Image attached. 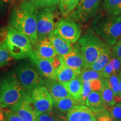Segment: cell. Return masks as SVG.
Returning <instances> with one entry per match:
<instances>
[{
  "instance_id": "277c9868",
  "label": "cell",
  "mask_w": 121,
  "mask_h": 121,
  "mask_svg": "<svg viewBox=\"0 0 121 121\" xmlns=\"http://www.w3.org/2000/svg\"><path fill=\"white\" fill-rule=\"evenodd\" d=\"M76 45L84 58V69H90L107 45L93 33H88L79 39Z\"/></svg>"
},
{
  "instance_id": "ffe728a7",
  "label": "cell",
  "mask_w": 121,
  "mask_h": 121,
  "mask_svg": "<svg viewBox=\"0 0 121 121\" xmlns=\"http://www.w3.org/2000/svg\"><path fill=\"white\" fill-rule=\"evenodd\" d=\"M62 84L72 97L77 99L82 100L83 81L79 75L69 82Z\"/></svg>"
},
{
  "instance_id": "1f68e13d",
  "label": "cell",
  "mask_w": 121,
  "mask_h": 121,
  "mask_svg": "<svg viewBox=\"0 0 121 121\" xmlns=\"http://www.w3.org/2000/svg\"><path fill=\"white\" fill-rule=\"evenodd\" d=\"M9 108L4 110L5 121H23L17 113Z\"/></svg>"
},
{
  "instance_id": "6da1fadb",
  "label": "cell",
  "mask_w": 121,
  "mask_h": 121,
  "mask_svg": "<svg viewBox=\"0 0 121 121\" xmlns=\"http://www.w3.org/2000/svg\"><path fill=\"white\" fill-rule=\"evenodd\" d=\"M37 9L30 0H25L13 9L10 19L11 26L26 36L33 47H35L39 42L37 28Z\"/></svg>"
},
{
  "instance_id": "4316f807",
  "label": "cell",
  "mask_w": 121,
  "mask_h": 121,
  "mask_svg": "<svg viewBox=\"0 0 121 121\" xmlns=\"http://www.w3.org/2000/svg\"><path fill=\"white\" fill-rule=\"evenodd\" d=\"M79 76L83 82L89 81L90 80L96 79V78H100V79L103 78L102 72L96 71L91 69H84L81 72Z\"/></svg>"
},
{
  "instance_id": "74e56055",
  "label": "cell",
  "mask_w": 121,
  "mask_h": 121,
  "mask_svg": "<svg viewBox=\"0 0 121 121\" xmlns=\"http://www.w3.org/2000/svg\"><path fill=\"white\" fill-rule=\"evenodd\" d=\"M49 60L56 70H57L59 68V67L60 66V65H61V60H60L59 56H57L54 57V58L51 59Z\"/></svg>"
},
{
  "instance_id": "ba28073f",
  "label": "cell",
  "mask_w": 121,
  "mask_h": 121,
  "mask_svg": "<svg viewBox=\"0 0 121 121\" xmlns=\"http://www.w3.org/2000/svg\"><path fill=\"white\" fill-rule=\"evenodd\" d=\"M29 96L33 108L38 115L53 109L52 99L44 86L35 88L29 93Z\"/></svg>"
},
{
  "instance_id": "30bf717a",
  "label": "cell",
  "mask_w": 121,
  "mask_h": 121,
  "mask_svg": "<svg viewBox=\"0 0 121 121\" xmlns=\"http://www.w3.org/2000/svg\"><path fill=\"white\" fill-rule=\"evenodd\" d=\"M10 108L17 113L23 121H37L38 114L33 108L29 94H27L17 103Z\"/></svg>"
},
{
  "instance_id": "83f0119b",
  "label": "cell",
  "mask_w": 121,
  "mask_h": 121,
  "mask_svg": "<svg viewBox=\"0 0 121 121\" xmlns=\"http://www.w3.org/2000/svg\"><path fill=\"white\" fill-rule=\"evenodd\" d=\"M12 58L4 42L0 43V67L8 64Z\"/></svg>"
},
{
  "instance_id": "52a82bcc",
  "label": "cell",
  "mask_w": 121,
  "mask_h": 121,
  "mask_svg": "<svg viewBox=\"0 0 121 121\" xmlns=\"http://www.w3.org/2000/svg\"><path fill=\"white\" fill-rule=\"evenodd\" d=\"M55 7L40 9L37 15V34L39 40L48 37L55 29Z\"/></svg>"
},
{
  "instance_id": "44dd1931",
  "label": "cell",
  "mask_w": 121,
  "mask_h": 121,
  "mask_svg": "<svg viewBox=\"0 0 121 121\" xmlns=\"http://www.w3.org/2000/svg\"><path fill=\"white\" fill-rule=\"evenodd\" d=\"M111 54L108 45H106L101 52L97 60L91 66L90 69L98 72L102 71L111 59Z\"/></svg>"
},
{
  "instance_id": "f546056e",
  "label": "cell",
  "mask_w": 121,
  "mask_h": 121,
  "mask_svg": "<svg viewBox=\"0 0 121 121\" xmlns=\"http://www.w3.org/2000/svg\"><path fill=\"white\" fill-rule=\"evenodd\" d=\"M106 110L113 120L121 121V103L107 107Z\"/></svg>"
},
{
  "instance_id": "2e32d148",
  "label": "cell",
  "mask_w": 121,
  "mask_h": 121,
  "mask_svg": "<svg viewBox=\"0 0 121 121\" xmlns=\"http://www.w3.org/2000/svg\"><path fill=\"white\" fill-rule=\"evenodd\" d=\"M44 86L51 95L52 100L72 97L63 84L57 80L48 79L45 81Z\"/></svg>"
},
{
  "instance_id": "9a60e30c",
  "label": "cell",
  "mask_w": 121,
  "mask_h": 121,
  "mask_svg": "<svg viewBox=\"0 0 121 121\" xmlns=\"http://www.w3.org/2000/svg\"><path fill=\"white\" fill-rule=\"evenodd\" d=\"M33 53L40 58L48 60L58 56L48 37L39 40Z\"/></svg>"
},
{
  "instance_id": "e575fe53",
  "label": "cell",
  "mask_w": 121,
  "mask_h": 121,
  "mask_svg": "<svg viewBox=\"0 0 121 121\" xmlns=\"http://www.w3.org/2000/svg\"><path fill=\"white\" fill-rule=\"evenodd\" d=\"M92 91L91 89L90 82L89 81H84L83 82V90L82 94V100L84 102H85L87 96Z\"/></svg>"
},
{
  "instance_id": "3957f363",
  "label": "cell",
  "mask_w": 121,
  "mask_h": 121,
  "mask_svg": "<svg viewBox=\"0 0 121 121\" xmlns=\"http://www.w3.org/2000/svg\"><path fill=\"white\" fill-rule=\"evenodd\" d=\"M10 55L16 60L29 57L33 53V45L26 36L10 26L4 39Z\"/></svg>"
},
{
  "instance_id": "8992f818",
  "label": "cell",
  "mask_w": 121,
  "mask_h": 121,
  "mask_svg": "<svg viewBox=\"0 0 121 121\" xmlns=\"http://www.w3.org/2000/svg\"><path fill=\"white\" fill-rule=\"evenodd\" d=\"M17 78L26 93L29 94L36 87L43 86L45 81L39 72L29 64L20 65L17 69Z\"/></svg>"
},
{
  "instance_id": "d590c367",
  "label": "cell",
  "mask_w": 121,
  "mask_h": 121,
  "mask_svg": "<svg viewBox=\"0 0 121 121\" xmlns=\"http://www.w3.org/2000/svg\"><path fill=\"white\" fill-rule=\"evenodd\" d=\"M110 62L112 65L114 73H118L121 72V61L116 57L111 58Z\"/></svg>"
},
{
  "instance_id": "9c48e42d",
  "label": "cell",
  "mask_w": 121,
  "mask_h": 121,
  "mask_svg": "<svg viewBox=\"0 0 121 121\" xmlns=\"http://www.w3.org/2000/svg\"><path fill=\"white\" fill-rule=\"evenodd\" d=\"M54 31L71 44L76 43L79 39L81 32L78 24L69 19H62L60 21Z\"/></svg>"
},
{
  "instance_id": "5bb4252c",
  "label": "cell",
  "mask_w": 121,
  "mask_h": 121,
  "mask_svg": "<svg viewBox=\"0 0 121 121\" xmlns=\"http://www.w3.org/2000/svg\"><path fill=\"white\" fill-rule=\"evenodd\" d=\"M68 121H88L97 119L93 111L83 105H76L67 112Z\"/></svg>"
},
{
  "instance_id": "f1b7e54d",
  "label": "cell",
  "mask_w": 121,
  "mask_h": 121,
  "mask_svg": "<svg viewBox=\"0 0 121 121\" xmlns=\"http://www.w3.org/2000/svg\"><path fill=\"white\" fill-rule=\"evenodd\" d=\"M37 9L55 7L59 5L60 0H30Z\"/></svg>"
},
{
  "instance_id": "836d02e7",
  "label": "cell",
  "mask_w": 121,
  "mask_h": 121,
  "mask_svg": "<svg viewBox=\"0 0 121 121\" xmlns=\"http://www.w3.org/2000/svg\"><path fill=\"white\" fill-rule=\"evenodd\" d=\"M89 82H90L92 91H100L101 90L103 85L102 79L96 78V79L90 80Z\"/></svg>"
},
{
  "instance_id": "ac0fdd59",
  "label": "cell",
  "mask_w": 121,
  "mask_h": 121,
  "mask_svg": "<svg viewBox=\"0 0 121 121\" xmlns=\"http://www.w3.org/2000/svg\"><path fill=\"white\" fill-rule=\"evenodd\" d=\"M48 38L58 56H62L66 55L73 49L71 43L60 37L54 30L48 36Z\"/></svg>"
},
{
  "instance_id": "7dc6e473",
  "label": "cell",
  "mask_w": 121,
  "mask_h": 121,
  "mask_svg": "<svg viewBox=\"0 0 121 121\" xmlns=\"http://www.w3.org/2000/svg\"><path fill=\"white\" fill-rule=\"evenodd\" d=\"M80 1H82V0H80Z\"/></svg>"
},
{
  "instance_id": "cb8c5ba5",
  "label": "cell",
  "mask_w": 121,
  "mask_h": 121,
  "mask_svg": "<svg viewBox=\"0 0 121 121\" xmlns=\"http://www.w3.org/2000/svg\"><path fill=\"white\" fill-rule=\"evenodd\" d=\"M37 121H68V120L67 117L63 113L52 109L46 113L39 114Z\"/></svg>"
},
{
  "instance_id": "5b68a950",
  "label": "cell",
  "mask_w": 121,
  "mask_h": 121,
  "mask_svg": "<svg viewBox=\"0 0 121 121\" xmlns=\"http://www.w3.org/2000/svg\"><path fill=\"white\" fill-rule=\"evenodd\" d=\"M94 29L109 44L114 45L121 37V19L114 16L100 19L95 22Z\"/></svg>"
},
{
  "instance_id": "7bdbcfd3",
  "label": "cell",
  "mask_w": 121,
  "mask_h": 121,
  "mask_svg": "<svg viewBox=\"0 0 121 121\" xmlns=\"http://www.w3.org/2000/svg\"><path fill=\"white\" fill-rule=\"evenodd\" d=\"M98 121L97 119H94V120H90V121Z\"/></svg>"
},
{
  "instance_id": "d6986e66",
  "label": "cell",
  "mask_w": 121,
  "mask_h": 121,
  "mask_svg": "<svg viewBox=\"0 0 121 121\" xmlns=\"http://www.w3.org/2000/svg\"><path fill=\"white\" fill-rule=\"evenodd\" d=\"M85 103V102L82 100L77 99L73 97H67L53 100L54 107L63 113H67L74 106L84 105Z\"/></svg>"
},
{
  "instance_id": "4fadbf2b",
  "label": "cell",
  "mask_w": 121,
  "mask_h": 121,
  "mask_svg": "<svg viewBox=\"0 0 121 121\" xmlns=\"http://www.w3.org/2000/svg\"><path fill=\"white\" fill-rule=\"evenodd\" d=\"M29 58L42 76L48 79L57 80L56 70L54 69L50 60L40 58L33 52Z\"/></svg>"
},
{
  "instance_id": "ee69618b",
  "label": "cell",
  "mask_w": 121,
  "mask_h": 121,
  "mask_svg": "<svg viewBox=\"0 0 121 121\" xmlns=\"http://www.w3.org/2000/svg\"><path fill=\"white\" fill-rule=\"evenodd\" d=\"M1 1H0V5H1Z\"/></svg>"
},
{
  "instance_id": "8d00e7d4",
  "label": "cell",
  "mask_w": 121,
  "mask_h": 121,
  "mask_svg": "<svg viewBox=\"0 0 121 121\" xmlns=\"http://www.w3.org/2000/svg\"><path fill=\"white\" fill-rule=\"evenodd\" d=\"M113 53L114 56L118 58L121 61V38L113 47Z\"/></svg>"
},
{
  "instance_id": "bcb514c9",
  "label": "cell",
  "mask_w": 121,
  "mask_h": 121,
  "mask_svg": "<svg viewBox=\"0 0 121 121\" xmlns=\"http://www.w3.org/2000/svg\"><path fill=\"white\" fill-rule=\"evenodd\" d=\"M112 121H114V120H113H113H112Z\"/></svg>"
},
{
  "instance_id": "f35d334b",
  "label": "cell",
  "mask_w": 121,
  "mask_h": 121,
  "mask_svg": "<svg viewBox=\"0 0 121 121\" xmlns=\"http://www.w3.org/2000/svg\"><path fill=\"white\" fill-rule=\"evenodd\" d=\"M0 121H5L4 111L1 108H0Z\"/></svg>"
},
{
  "instance_id": "603a6c76",
  "label": "cell",
  "mask_w": 121,
  "mask_h": 121,
  "mask_svg": "<svg viewBox=\"0 0 121 121\" xmlns=\"http://www.w3.org/2000/svg\"><path fill=\"white\" fill-rule=\"evenodd\" d=\"M78 76V74L62 61L60 66L56 70L57 80L61 83L69 82Z\"/></svg>"
},
{
  "instance_id": "e0dca14e",
  "label": "cell",
  "mask_w": 121,
  "mask_h": 121,
  "mask_svg": "<svg viewBox=\"0 0 121 121\" xmlns=\"http://www.w3.org/2000/svg\"><path fill=\"white\" fill-rule=\"evenodd\" d=\"M87 107L94 113L97 118L103 114H108L107 110L104 108L101 94L100 91H93L87 96L85 101Z\"/></svg>"
},
{
  "instance_id": "d6a6232c",
  "label": "cell",
  "mask_w": 121,
  "mask_h": 121,
  "mask_svg": "<svg viewBox=\"0 0 121 121\" xmlns=\"http://www.w3.org/2000/svg\"><path fill=\"white\" fill-rule=\"evenodd\" d=\"M100 72H102L103 78H107V79L109 78L110 75L114 73L113 66L110 62V60L108 64L106 65L104 69H103V70Z\"/></svg>"
},
{
  "instance_id": "7c38bea8",
  "label": "cell",
  "mask_w": 121,
  "mask_h": 121,
  "mask_svg": "<svg viewBox=\"0 0 121 121\" xmlns=\"http://www.w3.org/2000/svg\"><path fill=\"white\" fill-rule=\"evenodd\" d=\"M102 0H82L73 12L74 17L80 21L86 22L97 10Z\"/></svg>"
},
{
  "instance_id": "60d3db41",
  "label": "cell",
  "mask_w": 121,
  "mask_h": 121,
  "mask_svg": "<svg viewBox=\"0 0 121 121\" xmlns=\"http://www.w3.org/2000/svg\"><path fill=\"white\" fill-rule=\"evenodd\" d=\"M2 1H5V2H8V1H11V0H2Z\"/></svg>"
},
{
  "instance_id": "d4e9b609",
  "label": "cell",
  "mask_w": 121,
  "mask_h": 121,
  "mask_svg": "<svg viewBox=\"0 0 121 121\" xmlns=\"http://www.w3.org/2000/svg\"><path fill=\"white\" fill-rule=\"evenodd\" d=\"M80 0H60L59 9L61 14L67 16L78 6Z\"/></svg>"
},
{
  "instance_id": "b9f144b4",
  "label": "cell",
  "mask_w": 121,
  "mask_h": 121,
  "mask_svg": "<svg viewBox=\"0 0 121 121\" xmlns=\"http://www.w3.org/2000/svg\"><path fill=\"white\" fill-rule=\"evenodd\" d=\"M118 17V18L119 19H121V15H119V16H117Z\"/></svg>"
},
{
  "instance_id": "484cf974",
  "label": "cell",
  "mask_w": 121,
  "mask_h": 121,
  "mask_svg": "<svg viewBox=\"0 0 121 121\" xmlns=\"http://www.w3.org/2000/svg\"><path fill=\"white\" fill-rule=\"evenodd\" d=\"M104 7L109 14L119 16L121 14V0H105Z\"/></svg>"
},
{
  "instance_id": "ab89813d",
  "label": "cell",
  "mask_w": 121,
  "mask_h": 121,
  "mask_svg": "<svg viewBox=\"0 0 121 121\" xmlns=\"http://www.w3.org/2000/svg\"><path fill=\"white\" fill-rule=\"evenodd\" d=\"M119 95L121 96V76H119Z\"/></svg>"
},
{
  "instance_id": "8fae6325",
  "label": "cell",
  "mask_w": 121,
  "mask_h": 121,
  "mask_svg": "<svg viewBox=\"0 0 121 121\" xmlns=\"http://www.w3.org/2000/svg\"><path fill=\"white\" fill-rule=\"evenodd\" d=\"M59 56L62 62L71 68L78 75L84 69V58L77 45L73 47V49L68 54L62 56Z\"/></svg>"
},
{
  "instance_id": "f6af8a7d",
  "label": "cell",
  "mask_w": 121,
  "mask_h": 121,
  "mask_svg": "<svg viewBox=\"0 0 121 121\" xmlns=\"http://www.w3.org/2000/svg\"><path fill=\"white\" fill-rule=\"evenodd\" d=\"M120 73H121V75H120V76H121V72H120Z\"/></svg>"
},
{
  "instance_id": "7a4b0ae2",
  "label": "cell",
  "mask_w": 121,
  "mask_h": 121,
  "mask_svg": "<svg viewBox=\"0 0 121 121\" xmlns=\"http://www.w3.org/2000/svg\"><path fill=\"white\" fill-rule=\"evenodd\" d=\"M27 94L15 73H10L2 80L0 91V107L11 108Z\"/></svg>"
},
{
  "instance_id": "7402d4cb",
  "label": "cell",
  "mask_w": 121,
  "mask_h": 121,
  "mask_svg": "<svg viewBox=\"0 0 121 121\" xmlns=\"http://www.w3.org/2000/svg\"><path fill=\"white\" fill-rule=\"evenodd\" d=\"M102 80L103 85L100 90L101 97L104 108L106 109L107 107L116 104L114 102L115 95L112 90L109 86L107 78H102Z\"/></svg>"
},
{
  "instance_id": "4dcf8cb0",
  "label": "cell",
  "mask_w": 121,
  "mask_h": 121,
  "mask_svg": "<svg viewBox=\"0 0 121 121\" xmlns=\"http://www.w3.org/2000/svg\"><path fill=\"white\" fill-rule=\"evenodd\" d=\"M120 75L117 73H114L110 75L109 78H107L108 84L112 90L115 96H118L119 95V80ZM121 96V95H120Z\"/></svg>"
}]
</instances>
